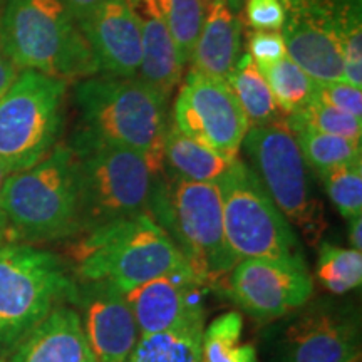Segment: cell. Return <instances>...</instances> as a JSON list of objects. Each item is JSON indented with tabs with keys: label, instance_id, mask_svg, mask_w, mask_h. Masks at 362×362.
Masks as SVG:
<instances>
[{
	"label": "cell",
	"instance_id": "obj_27",
	"mask_svg": "<svg viewBox=\"0 0 362 362\" xmlns=\"http://www.w3.org/2000/svg\"><path fill=\"white\" fill-rule=\"evenodd\" d=\"M259 69L285 117L300 111L314 98L315 81L288 56Z\"/></svg>",
	"mask_w": 362,
	"mask_h": 362
},
{
	"label": "cell",
	"instance_id": "obj_2",
	"mask_svg": "<svg viewBox=\"0 0 362 362\" xmlns=\"http://www.w3.org/2000/svg\"><path fill=\"white\" fill-rule=\"evenodd\" d=\"M0 47L17 69L62 81L99 74L88 40L62 0H7Z\"/></svg>",
	"mask_w": 362,
	"mask_h": 362
},
{
	"label": "cell",
	"instance_id": "obj_28",
	"mask_svg": "<svg viewBox=\"0 0 362 362\" xmlns=\"http://www.w3.org/2000/svg\"><path fill=\"white\" fill-rule=\"evenodd\" d=\"M317 279L334 296L356 291L362 284V252L322 243L317 260Z\"/></svg>",
	"mask_w": 362,
	"mask_h": 362
},
{
	"label": "cell",
	"instance_id": "obj_16",
	"mask_svg": "<svg viewBox=\"0 0 362 362\" xmlns=\"http://www.w3.org/2000/svg\"><path fill=\"white\" fill-rule=\"evenodd\" d=\"M72 302L96 362H126L139 332L124 293L106 282H81Z\"/></svg>",
	"mask_w": 362,
	"mask_h": 362
},
{
	"label": "cell",
	"instance_id": "obj_1",
	"mask_svg": "<svg viewBox=\"0 0 362 362\" xmlns=\"http://www.w3.org/2000/svg\"><path fill=\"white\" fill-rule=\"evenodd\" d=\"M72 247L81 282H106L121 293L175 272H193L171 237L148 214L79 233Z\"/></svg>",
	"mask_w": 362,
	"mask_h": 362
},
{
	"label": "cell",
	"instance_id": "obj_23",
	"mask_svg": "<svg viewBox=\"0 0 362 362\" xmlns=\"http://www.w3.org/2000/svg\"><path fill=\"white\" fill-rule=\"evenodd\" d=\"M200 362H260L257 347L243 339L240 312H226L203 329Z\"/></svg>",
	"mask_w": 362,
	"mask_h": 362
},
{
	"label": "cell",
	"instance_id": "obj_4",
	"mask_svg": "<svg viewBox=\"0 0 362 362\" xmlns=\"http://www.w3.org/2000/svg\"><path fill=\"white\" fill-rule=\"evenodd\" d=\"M81 115L79 131L139 153L153 173H163V143L168 131V112L161 96L138 78L93 76L74 89Z\"/></svg>",
	"mask_w": 362,
	"mask_h": 362
},
{
	"label": "cell",
	"instance_id": "obj_25",
	"mask_svg": "<svg viewBox=\"0 0 362 362\" xmlns=\"http://www.w3.org/2000/svg\"><path fill=\"white\" fill-rule=\"evenodd\" d=\"M292 133L296 136L305 165L317 175L362 161L361 139L317 133L307 128H296Z\"/></svg>",
	"mask_w": 362,
	"mask_h": 362
},
{
	"label": "cell",
	"instance_id": "obj_9",
	"mask_svg": "<svg viewBox=\"0 0 362 362\" xmlns=\"http://www.w3.org/2000/svg\"><path fill=\"white\" fill-rule=\"evenodd\" d=\"M242 148L252 170L288 223L317 245L327 228L324 206L312 193L307 165L287 121L248 128Z\"/></svg>",
	"mask_w": 362,
	"mask_h": 362
},
{
	"label": "cell",
	"instance_id": "obj_34",
	"mask_svg": "<svg viewBox=\"0 0 362 362\" xmlns=\"http://www.w3.org/2000/svg\"><path fill=\"white\" fill-rule=\"evenodd\" d=\"M245 21L253 30H280L285 12L280 0H245Z\"/></svg>",
	"mask_w": 362,
	"mask_h": 362
},
{
	"label": "cell",
	"instance_id": "obj_40",
	"mask_svg": "<svg viewBox=\"0 0 362 362\" xmlns=\"http://www.w3.org/2000/svg\"><path fill=\"white\" fill-rule=\"evenodd\" d=\"M0 362H6V361H4V357H2V356H0Z\"/></svg>",
	"mask_w": 362,
	"mask_h": 362
},
{
	"label": "cell",
	"instance_id": "obj_18",
	"mask_svg": "<svg viewBox=\"0 0 362 362\" xmlns=\"http://www.w3.org/2000/svg\"><path fill=\"white\" fill-rule=\"evenodd\" d=\"M141 25V66L138 79L149 86L158 96L168 101L178 88L185 64L163 17L158 0H129Z\"/></svg>",
	"mask_w": 362,
	"mask_h": 362
},
{
	"label": "cell",
	"instance_id": "obj_31",
	"mask_svg": "<svg viewBox=\"0 0 362 362\" xmlns=\"http://www.w3.org/2000/svg\"><path fill=\"white\" fill-rule=\"evenodd\" d=\"M325 193L342 218L362 215V161L319 173Z\"/></svg>",
	"mask_w": 362,
	"mask_h": 362
},
{
	"label": "cell",
	"instance_id": "obj_39",
	"mask_svg": "<svg viewBox=\"0 0 362 362\" xmlns=\"http://www.w3.org/2000/svg\"><path fill=\"white\" fill-rule=\"evenodd\" d=\"M208 2V0H206ZM220 2H225V4H228L230 7L233 8V11H237V8L240 7V4H242V0H220Z\"/></svg>",
	"mask_w": 362,
	"mask_h": 362
},
{
	"label": "cell",
	"instance_id": "obj_13",
	"mask_svg": "<svg viewBox=\"0 0 362 362\" xmlns=\"http://www.w3.org/2000/svg\"><path fill=\"white\" fill-rule=\"evenodd\" d=\"M221 284L240 309L259 320L279 319L309 302L314 293L307 265L297 262L240 260Z\"/></svg>",
	"mask_w": 362,
	"mask_h": 362
},
{
	"label": "cell",
	"instance_id": "obj_3",
	"mask_svg": "<svg viewBox=\"0 0 362 362\" xmlns=\"http://www.w3.org/2000/svg\"><path fill=\"white\" fill-rule=\"evenodd\" d=\"M148 215L170 235L206 287L218 285L238 264L226 243L216 183L187 181L163 171L153 183Z\"/></svg>",
	"mask_w": 362,
	"mask_h": 362
},
{
	"label": "cell",
	"instance_id": "obj_29",
	"mask_svg": "<svg viewBox=\"0 0 362 362\" xmlns=\"http://www.w3.org/2000/svg\"><path fill=\"white\" fill-rule=\"evenodd\" d=\"M158 2L173 35L181 61L188 66L205 19L206 0H158Z\"/></svg>",
	"mask_w": 362,
	"mask_h": 362
},
{
	"label": "cell",
	"instance_id": "obj_17",
	"mask_svg": "<svg viewBox=\"0 0 362 362\" xmlns=\"http://www.w3.org/2000/svg\"><path fill=\"white\" fill-rule=\"evenodd\" d=\"M99 72L112 78H138L141 66V25L129 0H106L79 22Z\"/></svg>",
	"mask_w": 362,
	"mask_h": 362
},
{
	"label": "cell",
	"instance_id": "obj_22",
	"mask_svg": "<svg viewBox=\"0 0 362 362\" xmlns=\"http://www.w3.org/2000/svg\"><path fill=\"white\" fill-rule=\"evenodd\" d=\"M226 83L232 88L240 106H242L243 115L248 121V128L267 126L275 121L285 119L264 74L250 57V54H243L238 59L237 66L230 78L226 79Z\"/></svg>",
	"mask_w": 362,
	"mask_h": 362
},
{
	"label": "cell",
	"instance_id": "obj_30",
	"mask_svg": "<svg viewBox=\"0 0 362 362\" xmlns=\"http://www.w3.org/2000/svg\"><path fill=\"white\" fill-rule=\"evenodd\" d=\"M288 128H307L317 133L344 136V138L361 139L362 138V119L347 115L337 107L329 106L319 99L312 98L300 111L285 117Z\"/></svg>",
	"mask_w": 362,
	"mask_h": 362
},
{
	"label": "cell",
	"instance_id": "obj_8",
	"mask_svg": "<svg viewBox=\"0 0 362 362\" xmlns=\"http://www.w3.org/2000/svg\"><path fill=\"white\" fill-rule=\"evenodd\" d=\"M226 243L233 257L305 264L300 240L250 166L238 158L216 181Z\"/></svg>",
	"mask_w": 362,
	"mask_h": 362
},
{
	"label": "cell",
	"instance_id": "obj_36",
	"mask_svg": "<svg viewBox=\"0 0 362 362\" xmlns=\"http://www.w3.org/2000/svg\"><path fill=\"white\" fill-rule=\"evenodd\" d=\"M66 4V7L69 8L76 22H83L86 17H89L96 8L101 6L106 0H62Z\"/></svg>",
	"mask_w": 362,
	"mask_h": 362
},
{
	"label": "cell",
	"instance_id": "obj_19",
	"mask_svg": "<svg viewBox=\"0 0 362 362\" xmlns=\"http://www.w3.org/2000/svg\"><path fill=\"white\" fill-rule=\"evenodd\" d=\"M11 362H96L79 312L61 305L13 349Z\"/></svg>",
	"mask_w": 362,
	"mask_h": 362
},
{
	"label": "cell",
	"instance_id": "obj_35",
	"mask_svg": "<svg viewBox=\"0 0 362 362\" xmlns=\"http://www.w3.org/2000/svg\"><path fill=\"white\" fill-rule=\"evenodd\" d=\"M13 171L11 170V166H7L6 163L0 161V243H12L16 242V237H13L11 223H8L6 211H4L2 206V188L4 183H6L7 176L12 175Z\"/></svg>",
	"mask_w": 362,
	"mask_h": 362
},
{
	"label": "cell",
	"instance_id": "obj_6",
	"mask_svg": "<svg viewBox=\"0 0 362 362\" xmlns=\"http://www.w3.org/2000/svg\"><path fill=\"white\" fill-rule=\"evenodd\" d=\"M69 146L78 160L81 233L148 214L156 175L139 153L83 131Z\"/></svg>",
	"mask_w": 362,
	"mask_h": 362
},
{
	"label": "cell",
	"instance_id": "obj_32",
	"mask_svg": "<svg viewBox=\"0 0 362 362\" xmlns=\"http://www.w3.org/2000/svg\"><path fill=\"white\" fill-rule=\"evenodd\" d=\"M314 98L362 119V89L346 81H315Z\"/></svg>",
	"mask_w": 362,
	"mask_h": 362
},
{
	"label": "cell",
	"instance_id": "obj_33",
	"mask_svg": "<svg viewBox=\"0 0 362 362\" xmlns=\"http://www.w3.org/2000/svg\"><path fill=\"white\" fill-rule=\"evenodd\" d=\"M259 67L274 64L287 57L284 37L280 30H253L248 35V52Z\"/></svg>",
	"mask_w": 362,
	"mask_h": 362
},
{
	"label": "cell",
	"instance_id": "obj_12",
	"mask_svg": "<svg viewBox=\"0 0 362 362\" xmlns=\"http://www.w3.org/2000/svg\"><path fill=\"white\" fill-rule=\"evenodd\" d=\"M173 124L230 161L238 158L248 131L247 117L228 83L194 69L176 96Z\"/></svg>",
	"mask_w": 362,
	"mask_h": 362
},
{
	"label": "cell",
	"instance_id": "obj_21",
	"mask_svg": "<svg viewBox=\"0 0 362 362\" xmlns=\"http://www.w3.org/2000/svg\"><path fill=\"white\" fill-rule=\"evenodd\" d=\"M233 161L189 138L173 123L168 126L163 143V171L187 181L216 183Z\"/></svg>",
	"mask_w": 362,
	"mask_h": 362
},
{
	"label": "cell",
	"instance_id": "obj_11",
	"mask_svg": "<svg viewBox=\"0 0 362 362\" xmlns=\"http://www.w3.org/2000/svg\"><path fill=\"white\" fill-rule=\"evenodd\" d=\"M265 362H356L361 357L359 312L349 304L310 298L262 334Z\"/></svg>",
	"mask_w": 362,
	"mask_h": 362
},
{
	"label": "cell",
	"instance_id": "obj_5",
	"mask_svg": "<svg viewBox=\"0 0 362 362\" xmlns=\"http://www.w3.org/2000/svg\"><path fill=\"white\" fill-rule=\"evenodd\" d=\"M2 206L16 242L79 235L83 226L78 160L69 144H56L37 165L8 175Z\"/></svg>",
	"mask_w": 362,
	"mask_h": 362
},
{
	"label": "cell",
	"instance_id": "obj_14",
	"mask_svg": "<svg viewBox=\"0 0 362 362\" xmlns=\"http://www.w3.org/2000/svg\"><path fill=\"white\" fill-rule=\"evenodd\" d=\"M206 285L193 272H175L148 280L124 293L139 337L205 324Z\"/></svg>",
	"mask_w": 362,
	"mask_h": 362
},
{
	"label": "cell",
	"instance_id": "obj_37",
	"mask_svg": "<svg viewBox=\"0 0 362 362\" xmlns=\"http://www.w3.org/2000/svg\"><path fill=\"white\" fill-rule=\"evenodd\" d=\"M17 76H19L17 67L12 64L11 59L6 56V52L0 47V98L7 93V89L17 79Z\"/></svg>",
	"mask_w": 362,
	"mask_h": 362
},
{
	"label": "cell",
	"instance_id": "obj_10",
	"mask_svg": "<svg viewBox=\"0 0 362 362\" xmlns=\"http://www.w3.org/2000/svg\"><path fill=\"white\" fill-rule=\"evenodd\" d=\"M67 81L22 71L0 98V161L13 173L44 160L64 121Z\"/></svg>",
	"mask_w": 362,
	"mask_h": 362
},
{
	"label": "cell",
	"instance_id": "obj_7",
	"mask_svg": "<svg viewBox=\"0 0 362 362\" xmlns=\"http://www.w3.org/2000/svg\"><path fill=\"white\" fill-rule=\"evenodd\" d=\"M78 284L47 250L0 243V351L12 352L54 309L74 298Z\"/></svg>",
	"mask_w": 362,
	"mask_h": 362
},
{
	"label": "cell",
	"instance_id": "obj_24",
	"mask_svg": "<svg viewBox=\"0 0 362 362\" xmlns=\"http://www.w3.org/2000/svg\"><path fill=\"white\" fill-rule=\"evenodd\" d=\"M205 324L139 337L126 362H200Z\"/></svg>",
	"mask_w": 362,
	"mask_h": 362
},
{
	"label": "cell",
	"instance_id": "obj_38",
	"mask_svg": "<svg viewBox=\"0 0 362 362\" xmlns=\"http://www.w3.org/2000/svg\"><path fill=\"white\" fill-rule=\"evenodd\" d=\"M361 233H362V215L349 220V242H351V248L361 250V248H362V237H361Z\"/></svg>",
	"mask_w": 362,
	"mask_h": 362
},
{
	"label": "cell",
	"instance_id": "obj_26",
	"mask_svg": "<svg viewBox=\"0 0 362 362\" xmlns=\"http://www.w3.org/2000/svg\"><path fill=\"white\" fill-rule=\"evenodd\" d=\"M332 13L342 54V81L362 86V12L361 0H324Z\"/></svg>",
	"mask_w": 362,
	"mask_h": 362
},
{
	"label": "cell",
	"instance_id": "obj_15",
	"mask_svg": "<svg viewBox=\"0 0 362 362\" xmlns=\"http://www.w3.org/2000/svg\"><path fill=\"white\" fill-rule=\"evenodd\" d=\"M287 56L314 81L342 79V54L336 24L324 0H280Z\"/></svg>",
	"mask_w": 362,
	"mask_h": 362
},
{
	"label": "cell",
	"instance_id": "obj_41",
	"mask_svg": "<svg viewBox=\"0 0 362 362\" xmlns=\"http://www.w3.org/2000/svg\"><path fill=\"white\" fill-rule=\"evenodd\" d=\"M0 2H2V0H0Z\"/></svg>",
	"mask_w": 362,
	"mask_h": 362
},
{
	"label": "cell",
	"instance_id": "obj_20",
	"mask_svg": "<svg viewBox=\"0 0 362 362\" xmlns=\"http://www.w3.org/2000/svg\"><path fill=\"white\" fill-rule=\"evenodd\" d=\"M228 4L208 0L205 19L192 52V69L226 81L240 59L242 21Z\"/></svg>",
	"mask_w": 362,
	"mask_h": 362
}]
</instances>
